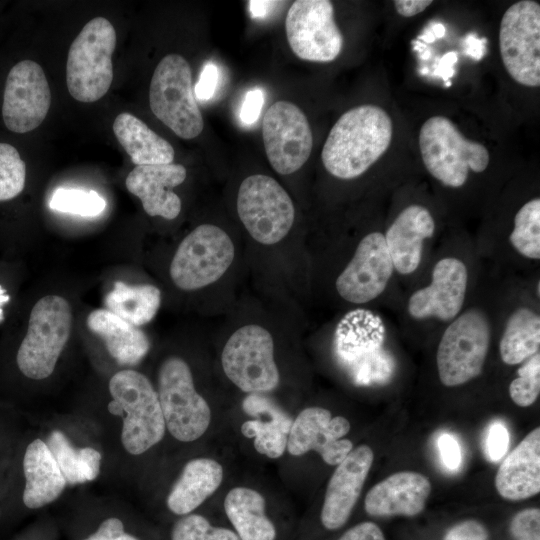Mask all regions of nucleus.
I'll return each instance as SVG.
<instances>
[{
	"label": "nucleus",
	"instance_id": "423d86ee",
	"mask_svg": "<svg viewBox=\"0 0 540 540\" xmlns=\"http://www.w3.org/2000/svg\"><path fill=\"white\" fill-rule=\"evenodd\" d=\"M149 105L153 114L182 139H193L204 128L190 65L179 54L166 55L156 66L149 87Z\"/></svg>",
	"mask_w": 540,
	"mask_h": 540
},
{
	"label": "nucleus",
	"instance_id": "f8f14e48",
	"mask_svg": "<svg viewBox=\"0 0 540 540\" xmlns=\"http://www.w3.org/2000/svg\"><path fill=\"white\" fill-rule=\"evenodd\" d=\"M503 65L518 84L540 85V5L522 0L503 14L499 30Z\"/></svg>",
	"mask_w": 540,
	"mask_h": 540
},
{
	"label": "nucleus",
	"instance_id": "ddd939ff",
	"mask_svg": "<svg viewBox=\"0 0 540 540\" xmlns=\"http://www.w3.org/2000/svg\"><path fill=\"white\" fill-rule=\"evenodd\" d=\"M285 32L293 53L305 61L332 62L343 48L329 0L294 1L285 18Z\"/></svg>",
	"mask_w": 540,
	"mask_h": 540
},
{
	"label": "nucleus",
	"instance_id": "09e8293b",
	"mask_svg": "<svg viewBox=\"0 0 540 540\" xmlns=\"http://www.w3.org/2000/svg\"><path fill=\"white\" fill-rule=\"evenodd\" d=\"M457 62V53L454 51L446 53L439 61L435 74L441 76L444 80L455 74L453 65Z\"/></svg>",
	"mask_w": 540,
	"mask_h": 540
},
{
	"label": "nucleus",
	"instance_id": "c9c22d12",
	"mask_svg": "<svg viewBox=\"0 0 540 540\" xmlns=\"http://www.w3.org/2000/svg\"><path fill=\"white\" fill-rule=\"evenodd\" d=\"M26 164L17 149L0 143V201L18 196L24 189Z\"/></svg>",
	"mask_w": 540,
	"mask_h": 540
},
{
	"label": "nucleus",
	"instance_id": "8fccbe9b",
	"mask_svg": "<svg viewBox=\"0 0 540 540\" xmlns=\"http://www.w3.org/2000/svg\"><path fill=\"white\" fill-rule=\"evenodd\" d=\"M276 3L277 2L275 1H249V11L252 17L261 18L264 17L269 9Z\"/></svg>",
	"mask_w": 540,
	"mask_h": 540
},
{
	"label": "nucleus",
	"instance_id": "412c9836",
	"mask_svg": "<svg viewBox=\"0 0 540 540\" xmlns=\"http://www.w3.org/2000/svg\"><path fill=\"white\" fill-rule=\"evenodd\" d=\"M429 479L421 473H394L374 485L367 493L364 508L373 517L408 516L420 514L431 493Z\"/></svg>",
	"mask_w": 540,
	"mask_h": 540
},
{
	"label": "nucleus",
	"instance_id": "49530a36",
	"mask_svg": "<svg viewBox=\"0 0 540 540\" xmlns=\"http://www.w3.org/2000/svg\"><path fill=\"white\" fill-rule=\"evenodd\" d=\"M433 2L431 0H395L394 7L403 17H412L423 12Z\"/></svg>",
	"mask_w": 540,
	"mask_h": 540
},
{
	"label": "nucleus",
	"instance_id": "a878e982",
	"mask_svg": "<svg viewBox=\"0 0 540 540\" xmlns=\"http://www.w3.org/2000/svg\"><path fill=\"white\" fill-rule=\"evenodd\" d=\"M223 507L240 540L278 539V529L266 512L265 498L257 490L234 487L225 496Z\"/></svg>",
	"mask_w": 540,
	"mask_h": 540
},
{
	"label": "nucleus",
	"instance_id": "a18cd8bd",
	"mask_svg": "<svg viewBox=\"0 0 540 540\" xmlns=\"http://www.w3.org/2000/svg\"><path fill=\"white\" fill-rule=\"evenodd\" d=\"M338 540H385V537L377 524L365 521L346 530Z\"/></svg>",
	"mask_w": 540,
	"mask_h": 540
},
{
	"label": "nucleus",
	"instance_id": "cd10ccee",
	"mask_svg": "<svg viewBox=\"0 0 540 540\" xmlns=\"http://www.w3.org/2000/svg\"><path fill=\"white\" fill-rule=\"evenodd\" d=\"M113 131L136 166L173 163L172 145L133 114L124 112L116 116Z\"/></svg>",
	"mask_w": 540,
	"mask_h": 540
},
{
	"label": "nucleus",
	"instance_id": "603ef678",
	"mask_svg": "<svg viewBox=\"0 0 540 540\" xmlns=\"http://www.w3.org/2000/svg\"><path fill=\"white\" fill-rule=\"evenodd\" d=\"M10 297L5 294V290L0 286V305L8 302Z\"/></svg>",
	"mask_w": 540,
	"mask_h": 540
},
{
	"label": "nucleus",
	"instance_id": "0eeeda50",
	"mask_svg": "<svg viewBox=\"0 0 540 540\" xmlns=\"http://www.w3.org/2000/svg\"><path fill=\"white\" fill-rule=\"evenodd\" d=\"M158 398L166 430L178 441L202 437L211 423V409L197 392L191 369L180 357L165 359L158 371Z\"/></svg>",
	"mask_w": 540,
	"mask_h": 540
},
{
	"label": "nucleus",
	"instance_id": "bb28decb",
	"mask_svg": "<svg viewBox=\"0 0 540 540\" xmlns=\"http://www.w3.org/2000/svg\"><path fill=\"white\" fill-rule=\"evenodd\" d=\"M87 327L99 336L109 354L122 365H134L148 353L150 342L138 327L107 309H96L87 317Z\"/></svg>",
	"mask_w": 540,
	"mask_h": 540
},
{
	"label": "nucleus",
	"instance_id": "7c9ffc66",
	"mask_svg": "<svg viewBox=\"0 0 540 540\" xmlns=\"http://www.w3.org/2000/svg\"><path fill=\"white\" fill-rule=\"evenodd\" d=\"M65 480L69 484L92 481L100 473L101 454L94 448H74L67 437L58 430L46 442Z\"/></svg>",
	"mask_w": 540,
	"mask_h": 540
},
{
	"label": "nucleus",
	"instance_id": "de8ad7c7",
	"mask_svg": "<svg viewBox=\"0 0 540 540\" xmlns=\"http://www.w3.org/2000/svg\"><path fill=\"white\" fill-rule=\"evenodd\" d=\"M464 52L466 55L480 60L485 53L486 39H479L475 35L469 34L464 39Z\"/></svg>",
	"mask_w": 540,
	"mask_h": 540
},
{
	"label": "nucleus",
	"instance_id": "a19ab883",
	"mask_svg": "<svg viewBox=\"0 0 540 540\" xmlns=\"http://www.w3.org/2000/svg\"><path fill=\"white\" fill-rule=\"evenodd\" d=\"M438 449L445 467L451 471L457 470L462 462V452L455 436L442 433L438 438Z\"/></svg>",
	"mask_w": 540,
	"mask_h": 540
},
{
	"label": "nucleus",
	"instance_id": "4468645a",
	"mask_svg": "<svg viewBox=\"0 0 540 540\" xmlns=\"http://www.w3.org/2000/svg\"><path fill=\"white\" fill-rule=\"evenodd\" d=\"M262 137L269 163L282 175L299 170L312 151L308 119L289 101H277L268 108L262 120Z\"/></svg>",
	"mask_w": 540,
	"mask_h": 540
},
{
	"label": "nucleus",
	"instance_id": "c85d7f7f",
	"mask_svg": "<svg viewBox=\"0 0 540 540\" xmlns=\"http://www.w3.org/2000/svg\"><path fill=\"white\" fill-rule=\"evenodd\" d=\"M161 303L160 290L150 284L129 285L116 281L104 299L108 311L139 327L150 322Z\"/></svg>",
	"mask_w": 540,
	"mask_h": 540
},
{
	"label": "nucleus",
	"instance_id": "b1692460",
	"mask_svg": "<svg viewBox=\"0 0 540 540\" xmlns=\"http://www.w3.org/2000/svg\"><path fill=\"white\" fill-rule=\"evenodd\" d=\"M223 476V467L215 459L199 457L188 461L167 496L168 510L178 517L193 513L216 492Z\"/></svg>",
	"mask_w": 540,
	"mask_h": 540
},
{
	"label": "nucleus",
	"instance_id": "2f4dec72",
	"mask_svg": "<svg viewBox=\"0 0 540 540\" xmlns=\"http://www.w3.org/2000/svg\"><path fill=\"white\" fill-rule=\"evenodd\" d=\"M291 420L279 411H274L270 421L251 420L242 425V432L254 438L253 445L257 452L269 458L283 455L287 446Z\"/></svg>",
	"mask_w": 540,
	"mask_h": 540
},
{
	"label": "nucleus",
	"instance_id": "3c124183",
	"mask_svg": "<svg viewBox=\"0 0 540 540\" xmlns=\"http://www.w3.org/2000/svg\"><path fill=\"white\" fill-rule=\"evenodd\" d=\"M430 28L435 38H441L445 35V27L442 23L433 22L430 24Z\"/></svg>",
	"mask_w": 540,
	"mask_h": 540
},
{
	"label": "nucleus",
	"instance_id": "4c0bfd02",
	"mask_svg": "<svg viewBox=\"0 0 540 540\" xmlns=\"http://www.w3.org/2000/svg\"><path fill=\"white\" fill-rule=\"evenodd\" d=\"M510 532L515 540H540V510L519 511L511 520Z\"/></svg>",
	"mask_w": 540,
	"mask_h": 540
},
{
	"label": "nucleus",
	"instance_id": "4be33fe9",
	"mask_svg": "<svg viewBox=\"0 0 540 540\" xmlns=\"http://www.w3.org/2000/svg\"><path fill=\"white\" fill-rule=\"evenodd\" d=\"M434 231L435 222L428 209L417 204L404 208L384 235L394 270L402 275L416 271L422 260L424 241Z\"/></svg>",
	"mask_w": 540,
	"mask_h": 540
},
{
	"label": "nucleus",
	"instance_id": "9b49d317",
	"mask_svg": "<svg viewBox=\"0 0 540 540\" xmlns=\"http://www.w3.org/2000/svg\"><path fill=\"white\" fill-rule=\"evenodd\" d=\"M237 212L251 237L264 245L284 239L295 218L289 194L274 178L263 174H254L242 181L237 194Z\"/></svg>",
	"mask_w": 540,
	"mask_h": 540
},
{
	"label": "nucleus",
	"instance_id": "7ed1b4c3",
	"mask_svg": "<svg viewBox=\"0 0 540 540\" xmlns=\"http://www.w3.org/2000/svg\"><path fill=\"white\" fill-rule=\"evenodd\" d=\"M419 148L427 171L452 188L463 186L470 170L483 172L490 160L484 145L465 138L450 119L439 115L421 126Z\"/></svg>",
	"mask_w": 540,
	"mask_h": 540
},
{
	"label": "nucleus",
	"instance_id": "aec40b11",
	"mask_svg": "<svg viewBox=\"0 0 540 540\" xmlns=\"http://www.w3.org/2000/svg\"><path fill=\"white\" fill-rule=\"evenodd\" d=\"M186 168L181 164L136 166L128 174L127 190L137 196L149 216L172 220L181 211V199L172 188L186 179Z\"/></svg>",
	"mask_w": 540,
	"mask_h": 540
},
{
	"label": "nucleus",
	"instance_id": "473e14b6",
	"mask_svg": "<svg viewBox=\"0 0 540 540\" xmlns=\"http://www.w3.org/2000/svg\"><path fill=\"white\" fill-rule=\"evenodd\" d=\"M512 247L523 257L540 259V199L526 202L514 217L509 235Z\"/></svg>",
	"mask_w": 540,
	"mask_h": 540
},
{
	"label": "nucleus",
	"instance_id": "c756f323",
	"mask_svg": "<svg viewBox=\"0 0 540 540\" xmlns=\"http://www.w3.org/2000/svg\"><path fill=\"white\" fill-rule=\"evenodd\" d=\"M540 348V317L527 307H519L509 316L499 343V353L507 365L520 364Z\"/></svg>",
	"mask_w": 540,
	"mask_h": 540
},
{
	"label": "nucleus",
	"instance_id": "f704fd0d",
	"mask_svg": "<svg viewBox=\"0 0 540 540\" xmlns=\"http://www.w3.org/2000/svg\"><path fill=\"white\" fill-rule=\"evenodd\" d=\"M49 206L55 211L92 217L104 211L106 201L93 190L58 188L53 192Z\"/></svg>",
	"mask_w": 540,
	"mask_h": 540
},
{
	"label": "nucleus",
	"instance_id": "79ce46f5",
	"mask_svg": "<svg viewBox=\"0 0 540 540\" xmlns=\"http://www.w3.org/2000/svg\"><path fill=\"white\" fill-rule=\"evenodd\" d=\"M485 526L476 520H465L454 525L443 540H488Z\"/></svg>",
	"mask_w": 540,
	"mask_h": 540
},
{
	"label": "nucleus",
	"instance_id": "a211bd4d",
	"mask_svg": "<svg viewBox=\"0 0 540 540\" xmlns=\"http://www.w3.org/2000/svg\"><path fill=\"white\" fill-rule=\"evenodd\" d=\"M467 283L468 271L462 260L456 257L440 259L433 268L431 283L409 297L408 313L417 320H454L464 305Z\"/></svg>",
	"mask_w": 540,
	"mask_h": 540
},
{
	"label": "nucleus",
	"instance_id": "f03ea898",
	"mask_svg": "<svg viewBox=\"0 0 540 540\" xmlns=\"http://www.w3.org/2000/svg\"><path fill=\"white\" fill-rule=\"evenodd\" d=\"M112 412L123 415L121 443L132 455H140L158 444L166 426L158 393L142 373L124 369L109 381Z\"/></svg>",
	"mask_w": 540,
	"mask_h": 540
},
{
	"label": "nucleus",
	"instance_id": "39448f33",
	"mask_svg": "<svg viewBox=\"0 0 540 540\" xmlns=\"http://www.w3.org/2000/svg\"><path fill=\"white\" fill-rule=\"evenodd\" d=\"M71 325V308L65 298L47 295L35 303L16 356L23 375L42 380L53 373L69 339Z\"/></svg>",
	"mask_w": 540,
	"mask_h": 540
},
{
	"label": "nucleus",
	"instance_id": "393cba45",
	"mask_svg": "<svg viewBox=\"0 0 540 540\" xmlns=\"http://www.w3.org/2000/svg\"><path fill=\"white\" fill-rule=\"evenodd\" d=\"M25 488L23 503L29 509H39L54 502L66 487V480L47 444L34 439L23 458Z\"/></svg>",
	"mask_w": 540,
	"mask_h": 540
},
{
	"label": "nucleus",
	"instance_id": "5701e85b",
	"mask_svg": "<svg viewBox=\"0 0 540 540\" xmlns=\"http://www.w3.org/2000/svg\"><path fill=\"white\" fill-rule=\"evenodd\" d=\"M499 495L518 501L540 492V428L536 427L506 456L495 476Z\"/></svg>",
	"mask_w": 540,
	"mask_h": 540
},
{
	"label": "nucleus",
	"instance_id": "20e7f679",
	"mask_svg": "<svg viewBox=\"0 0 540 540\" xmlns=\"http://www.w3.org/2000/svg\"><path fill=\"white\" fill-rule=\"evenodd\" d=\"M115 47L116 31L108 19L93 18L82 28L69 48L66 64L67 88L75 100L92 103L108 92Z\"/></svg>",
	"mask_w": 540,
	"mask_h": 540
},
{
	"label": "nucleus",
	"instance_id": "f3484780",
	"mask_svg": "<svg viewBox=\"0 0 540 540\" xmlns=\"http://www.w3.org/2000/svg\"><path fill=\"white\" fill-rule=\"evenodd\" d=\"M350 429L345 417H332L322 407H307L292 422L286 448L292 456L316 451L325 463L337 466L353 449V443L343 439Z\"/></svg>",
	"mask_w": 540,
	"mask_h": 540
},
{
	"label": "nucleus",
	"instance_id": "1a4fd4ad",
	"mask_svg": "<svg viewBox=\"0 0 540 540\" xmlns=\"http://www.w3.org/2000/svg\"><path fill=\"white\" fill-rule=\"evenodd\" d=\"M221 364L227 378L245 393L270 392L279 385L274 341L259 325L242 326L230 336L222 350Z\"/></svg>",
	"mask_w": 540,
	"mask_h": 540
},
{
	"label": "nucleus",
	"instance_id": "58836bf2",
	"mask_svg": "<svg viewBox=\"0 0 540 540\" xmlns=\"http://www.w3.org/2000/svg\"><path fill=\"white\" fill-rule=\"evenodd\" d=\"M79 540H142L127 530L124 521L116 516L103 519L89 534Z\"/></svg>",
	"mask_w": 540,
	"mask_h": 540
},
{
	"label": "nucleus",
	"instance_id": "ea45409f",
	"mask_svg": "<svg viewBox=\"0 0 540 540\" xmlns=\"http://www.w3.org/2000/svg\"><path fill=\"white\" fill-rule=\"evenodd\" d=\"M509 441V432L502 422L495 421L490 424L485 442L487 458L491 462L499 461L506 454Z\"/></svg>",
	"mask_w": 540,
	"mask_h": 540
},
{
	"label": "nucleus",
	"instance_id": "c03bdc74",
	"mask_svg": "<svg viewBox=\"0 0 540 540\" xmlns=\"http://www.w3.org/2000/svg\"><path fill=\"white\" fill-rule=\"evenodd\" d=\"M264 104V93L261 89H252L245 95L240 110V119L246 125H251L257 121Z\"/></svg>",
	"mask_w": 540,
	"mask_h": 540
},
{
	"label": "nucleus",
	"instance_id": "dca6fc26",
	"mask_svg": "<svg viewBox=\"0 0 540 540\" xmlns=\"http://www.w3.org/2000/svg\"><path fill=\"white\" fill-rule=\"evenodd\" d=\"M393 271L384 235L371 232L359 242L353 257L337 277L335 287L344 300L367 303L385 290Z\"/></svg>",
	"mask_w": 540,
	"mask_h": 540
},
{
	"label": "nucleus",
	"instance_id": "37998d69",
	"mask_svg": "<svg viewBox=\"0 0 540 540\" xmlns=\"http://www.w3.org/2000/svg\"><path fill=\"white\" fill-rule=\"evenodd\" d=\"M218 82V69L213 62L203 67L200 78L194 87V95L201 101L209 100L214 95Z\"/></svg>",
	"mask_w": 540,
	"mask_h": 540
},
{
	"label": "nucleus",
	"instance_id": "72a5a7b5",
	"mask_svg": "<svg viewBox=\"0 0 540 540\" xmlns=\"http://www.w3.org/2000/svg\"><path fill=\"white\" fill-rule=\"evenodd\" d=\"M169 540H240L232 528L213 525L201 514L179 517L171 526Z\"/></svg>",
	"mask_w": 540,
	"mask_h": 540
},
{
	"label": "nucleus",
	"instance_id": "f257e3e1",
	"mask_svg": "<svg viewBox=\"0 0 540 540\" xmlns=\"http://www.w3.org/2000/svg\"><path fill=\"white\" fill-rule=\"evenodd\" d=\"M392 135V120L383 108L371 104L354 107L331 128L322 149V163L334 177L356 178L387 151Z\"/></svg>",
	"mask_w": 540,
	"mask_h": 540
},
{
	"label": "nucleus",
	"instance_id": "6e6552de",
	"mask_svg": "<svg viewBox=\"0 0 540 540\" xmlns=\"http://www.w3.org/2000/svg\"><path fill=\"white\" fill-rule=\"evenodd\" d=\"M490 346V324L485 313L471 308L445 329L436 354L438 376L447 387L478 377Z\"/></svg>",
	"mask_w": 540,
	"mask_h": 540
},
{
	"label": "nucleus",
	"instance_id": "e433bc0d",
	"mask_svg": "<svg viewBox=\"0 0 540 540\" xmlns=\"http://www.w3.org/2000/svg\"><path fill=\"white\" fill-rule=\"evenodd\" d=\"M518 369V377L509 385L512 401L520 407L531 406L540 394V353H536Z\"/></svg>",
	"mask_w": 540,
	"mask_h": 540
},
{
	"label": "nucleus",
	"instance_id": "9d476101",
	"mask_svg": "<svg viewBox=\"0 0 540 540\" xmlns=\"http://www.w3.org/2000/svg\"><path fill=\"white\" fill-rule=\"evenodd\" d=\"M234 256L229 235L218 226L202 224L178 246L170 265V277L182 290H197L220 279Z\"/></svg>",
	"mask_w": 540,
	"mask_h": 540
},
{
	"label": "nucleus",
	"instance_id": "6ab92c4d",
	"mask_svg": "<svg viewBox=\"0 0 540 540\" xmlns=\"http://www.w3.org/2000/svg\"><path fill=\"white\" fill-rule=\"evenodd\" d=\"M373 461V450L363 444L353 448L336 466L328 482L320 512V521L326 530L335 531L347 523Z\"/></svg>",
	"mask_w": 540,
	"mask_h": 540
},
{
	"label": "nucleus",
	"instance_id": "2eb2a0df",
	"mask_svg": "<svg viewBox=\"0 0 540 540\" xmlns=\"http://www.w3.org/2000/svg\"><path fill=\"white\" fill-rule=\"evenodd\" d=\"M51 106V91L42 67L23 60L8 73L3 94L2 117L8 130L26 133L36 129Z\"/></svg>",
	"mask_w": 540,
	"mask_h": 540
}]
</instances>
